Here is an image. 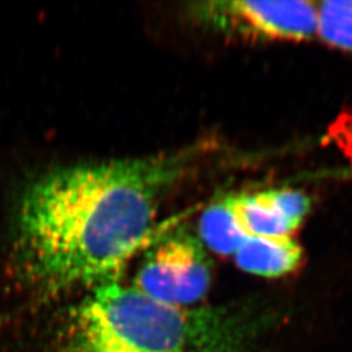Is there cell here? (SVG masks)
I'll return each instance as SVG.
<instances>
[{"mask_svg": "<svg viewBox=\"0 0 352 352\" xmlns=\"http://www.w3.org/2000/svg\"><path fill=\"white\" fill-rule=\"evenodd\" d=\"M317 7L320 37L333 47L352 52V0H327Z\"/></svg>", "mask_w": 352, "mask_h": 352, "instance_id": "cell-8", "label": "cell"}, {"mask_svg": "<svg viewBox=\"0 0 352 352\" xmlns=\"http://www.w3.org/2000/svg\"><path fill=\"white\" fill-rule=\"evenodd\" d=\"M187 13L212 32L250 41H305L318 28V7L307 0H209L189 4Z\"/></svg>", "mask_w": 352, "mask_h": 352, "instance_id": "cell-3", "label": "cell"}, {"mask_svg": "<svg viewBox=\"0 0 352 352\" xmlns=\"http://www.w3.org/2000/svg\"><path fill=\"white\" fill-rule=\"evenodd\" d=\"M212 260L199 238L179 231L148 252L133 287L158 302L196 307L212 283Z\"/></svg>", "mask_w": 352, "mask_h": 352, "instance_id": "cell-4", "label": "cell"}, {"mask_svg": "<svg viewBox=\"0 0 352 352\" xmlns=\"http://www.w3.org/2000/svg\"><path fill=\"white\" fill-rule=\"evenodd\" d=\"M200 241L208 251L234 256L248 238L234 212L231 195L214 202L201 215Z\"/></svg>", "mask_w": 352, "mask_h": 352, "instance_id": "cell-7", "label": "cell"}, {"mask_svg": "<svg viewBox=\"0 0 352 352\" xmlns=\"http://www.w3.org/2000/svg\"><path fill=\"white\" fill-rule=\"evenodd\" d=\"M263 320L236 307H177L116 280L89 289L59 329L58 352H248Z\"/></svg>", "mask_w": 352, "mask_h": 352, "instance_id": "cell-2", "label": "cell"}, {"mask_svg": "<svg viewBox=\"0 0 352 352\" xmlns=\"http://www.w3.org/2000/svg\"><path fill=\"white\" fill-rule=\"evenodd\" d=\"M269 197L278 212L282 214L295 228L300 226L311 212V199L296 189H269Z\"/></svg>", "mask_w": 352, "mask_h": 352, "instance_id": "cell-9", "label": "cell"}, {"mask_svg": "<svg viewBox=\"0 0 352 352\" xmlns=\"http://www.w3.org/2000/svg\"><path fill=\"white\" fill-rule=\"evenodd\" d=\"M205 155L202 145L55 167L26 184L14 212L16 277L38 298L116 280L149 239L161 204Z\"/></svg>", "mask_w": 352, "mask_h": 352, "instance_id": "cell-1", "label": "cell"}, {"mask_svg": "<svg viewBox=\"0 0 352 352\" xmlns=\"http://www.w3.org/2000/svg\"><path fill=\"white\" fill-rule=\"evenodd\" d=\"M234 212L248 236H291L296 230L278 212L267 190L231 195Z\"/></svg>", "mask_w": 352, "mask_h": 352, "instance_id": "cell-6", "label": "cell"}, {"mask_svg": "<svg viewBox=\"0 0 352 352\" xmlns=\"http://www.w3.org/2000/svg\"><path fill=\"white\" fill-rule=\"evenodd\" d=\"M302 257V247L291 236H248L234 254L243 272L265 278L289 274Z\"/></svg>", "mask_w": 352, "mask_h": 352, "instance_id": "cell-5", "label": "cell"}]
</instances>
